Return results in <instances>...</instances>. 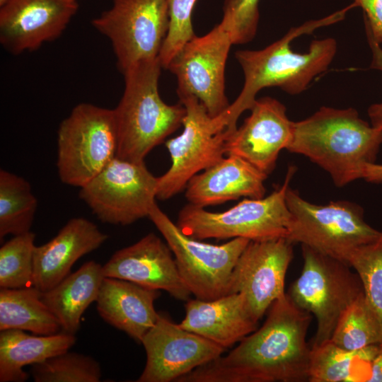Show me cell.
<instances>
[{"label": "cell", "instance_id": "cell-32", "mask_svg": "<svg viewBox=\"0 0 382 382\" xmlns=\"http://www.w3.org/2000/svg\"><path fill=\"white\" fill-rule=\"evenodd\" d=\"M197 0H168L169 27L163 43L159 60L163 68L170 62L183 46L195 35L192 23V14Z\"/></svg>", "mask_w": 382, "mask_h": 382}, {"label": "cell", "instance_id": "cell-27", "mask_svg": "<svg viewBox=\"0 0 382 382\" xmlns=\"http://www.w3.org/2000/svg\"><path fill=\"white\" fill-rule=\"evenodd\" d=\"M381 345H374L359 350L350 351L329 340L320 345L311 347L308 381H357L354 374L356 366L361 364L370 365Z\"/></svg>", "mask_w": 382, "mask_h": 382}, {"label": "cell", "instance_id": "cell-29", "mask_svg": "<svg viewBox=\"0 0 382 382\" xmlns=\"http://www.w3.org/2000/svg\"><path fill=\"white\" fill-rule=\"evenodd\" d=\"M35 235L31 231L14 236L0 248V287L33 286V253Z\"/></svg>", "mask_w": 382, "mask_h": 382}, {"label": "cell", "instance_id": "cell-30", "mask_svg": "<svg viewBox=\"0 0 382 382\" xmlns=\"http://www.w3.org/2000/svg\"><path fill=\"white\" fill-rule=\"evenodd\" d=\"M35 382H98L99 363L93 357L69 351L32 365Z\"/></svg>", "mask_w": 382, "mask_h": 382}, {"label": "cell", "instance_id": "cell-31", "mask_svg": "<svg viewBox=\"0 0 382 382\" xmlns=\"http://www.w3.org/2000/svg\"><path fill=\"white\" fill-rule=\"evenodd\" d=\"M348 264L359 275L364 296L382 325V234L357 248Z\"/></svg>", "mask_w": 382, "mask_h": 382}, {"label": "cell", "instance_id": "cell-11", "mask_svg": "<svg viewBox=\"0 0 382 382\" xmlns=\"http://www.w3.org/2000/svg\"><path fill=\"white\" fill-rule=\"evenodd\" d=\"M92 24L110 41L123 74L141 61L159 57L169 27L168 0H112Z\"/></svg>", "mask_w": 382, "mask_h": 382}, {"label": "cell", "instance_id": "cell-4", "mask_svg": "<svg viewBox=\"0 0 382 382\" xmlns=\"http://www.w3.org/2000/svg\"><path fill=\"white\" fill-rule=\"evenodd\" d=\"M159 57L141 61L122 74L125 89L113 109L117 130L116 157L144 162L148 154L181 125L186 115L181 103L168 105L161 98Z\"/></svg>", "mask_w": 382, "mask_h": 382}, {"label": "cell", "instance_id": "cell-35", "mask_svg": "<svg viewBox=\"0 0 382 382\" xmlns=\"http://www.w3.org/2000/svg\"><path fill=\"white\" fill-rule=\"evenodd\" d=\"M368 42L372 52L371 68L382 71V49L380 44L367 35ZM368 115L372 127L382 129V103L371 105L368 109Z\"/></svg>", "mask_w": 382, "mask_h": 382}, {"label": "cell", "instance_id": "cell-5", "mask_svg": "<svg viewBox=\"0 0 382 382\" xmlns=\"http://www.w3.org/2000/svg\"><path fill=\"white\" fill-rule=\"evenodd\" d=\"M295 170L289 167L283 185L268 196L244 199L222 212H209L188 203L179 212L176 224L183 233L197 240L287 238L291 214L286 195Z\"/></svg>", "mask_w": 382, "mask_h": 382}, {"label": "cell", "instance_id": "cell-18", "mask_svg": "<svg viewBox=\"0 0 382 382\" xmlns=\"http://www.w3.org/2000/svg\"><path fill=\"white\" fill-rule=\"evenodd\" d=\"M172 254L167 243L149 233L116 251L103 266V275L163 290L178 300L187 301L192 294L180 276Z\"/></svg>", "mask_w": 382, "mask_h": 382}, {"label": "cell", "instance_id": "cell-23", "mask_svg": "<svg viewBox=\"0 0 382 382\" xmlns=\"http://www.w3.org/2000/svg\"><path fill=\"white\" fill-rule=\"evenodd\" d=\"M76 340L74 335L65 332L40 335L18 329L1 331L0 381H25L28 375L23 370L24 366L69 351Z\"/></svg>", "mask_w": 382, "mask_h": 382}, {"label": "cell", "instance_id": "cell-17", "mask_svg": "<svg viewBox=\"0 0 382 382\" xmlns=\"http://www.w3.org/2000/svg\"><path fill=\"white\" fill-rule=\"evenodd\" d=\"M250 111L227 137L225 155L239 156L268 175L279 152L291 141L294 122L286 116L285 106L270 97L256 99Z\"/></svg>", "mask_w": 382, "mask_h": 382}, {"label": "cell", "instance_id": "cell-13", "mask_svg": "<svg viewBox=\"0 0 382 382\" xmlns=\"http://www.w3.org/2000/svg\"><path fill=\"white\" fill-rule=\"evenodd\" d=\"M232 45L219 23L206 35H195L187 42L167 68L177 79L178 97L195 96L212 117L230 105L225 93V66Z\"/></svg>", "mask_w": 382, "mask_h": 382}, {"label": "cell", "instance_id": "cell-15", "mask_svg": "<svg viewBox=\"0 0 382 382\" xmlns=\"http://www.w3.org/2000/svg\"><path fill=\"white\" fill-rule=\"evenodd\" d=\"M293 244L285 238L250 241L236 263L230 294H241L257 321L285 294V277L293 258Z\"/></svg>", "mask_w": 382, "mask_h": 382}, {"label": "cell", "instance_id": "cell-8", "mask_svg": "<svg viewBox=\"0 0 382 382\" xmlns=\"http://www.w3.org/2000/svg\"><path fill=\"white\" fill-rule=\"evenodd\" d=\"M117 148L114 110L84 103L76 105L57 132L60 180L83 187L116 156Z\"/></svg>", "mask_w": 382, "mask_h": 382}, {"label": "cell", "instance_id": "cell-36", "mask_svg": "<svg viewBox=\"0 0 382 382\" xmlns=\"http://www.w3.org/2000/svg\"><path fill=\"white\" fill-rule=\"evenodd\" d=\"M361 178L370 183H382V165L376 163L367 164L363 169Z\"/></svg>", "mask_w": 382, "mask_h": 382}, {"label": "cell", "instance_id": "cell-24", "mask_svg": "<svg viewBox=\"0 0 382 382\" xmlns=\"http://www.w3.org/2000/svg\"><path fill=\"white\" fill-rule=\"evenodd\" d=\"M104 277L103 266L91 260L50 290L42 292V301L56 317L63 332L74 335L79 330L81 318L96 301Z\"/></svg>", "mask_w": 382, "mask_h": 382}, {"label": "cell", "instance_id": "cell-14", "mask_svg": "<svg viewBox=\"0 0 382 382\" xmlns=\"http://www.w3.org/2000/svg\"><path fill=\"white\" fill-rule=\"evenodd\" d=\"M141 343L146 351V362L137 382L177 381L219 357L226 349L181 328L160 313Z\"/></svg>", "mask_w": 382, "mask_h": 382}, {"label": "cell", "instance_id": "cell-34", "mask_svg": "<svg viewBox=\"0 0 382 382\" xmlns=\"http://www.w3.org/2000/svg\"><path fill=\"white\" fill-rule=\"evenodd\" d=\"M353 5L361 7L365 13L366 35L382 43V0H354Z\"/></svg>", "mask_w": 382, "mask_h": 382}, {"label": "cell", "instance_id": "cell-10", "mask_svg": "<svg viewBox=\"0 0 382 382\" xmlns=\"http://www.w3.org/2000/svg\"><path fill=\"white\" fill-rule=\"evenodd\" d=\"M179 98L186 115L182 133L166 141L171 166L157 177L156 199L161 200L181 192L195 175L221 161L225 155L226 140L233 131L227 128L221 115L211 117L195 96Z\"/></svg>", "mask_w": 382, "mask_h": 382}, {"label": "cell", "instance_id": "cell-22", "mask_svg": "<svg viewBox=\"0 0 382 382\" xmlns=\"http://www.w3.org/2000/svg\"><path fill=\"white\" fill-rule=\"evenodd\" d=\"M158 290L112 277H104L96 299L98 314L108 324L141 342L158 316L154 301Z\"/></svg>", "mask_w": 382, "mask_h": 382}, {"label": "cell", "instance_id": "cell-6", "mask_svg": "<svg viewBox=\"0 0 382 382\" xmlns=\"http://www.w3.org/2000/svg\"><path fill=\"white\" fill-rule=\"evenodd\" d=\"M301 248L303 268L288 294L316 318L311 345L316 347L330 340L342 313L364 293L359 275L349 264L305 245Z\"/></svg>", "mask_w": 382, "mask_h": 382}, {"label": "cell", "instance_id": "cell-9", "mask_svg": "<svg viewBox=\"0 0 382 382\" xmlns=\"http://www.w3.org/2000/svg\"><path fill=\"white\" fill-rule=\"evenodd\" d=\"M148 217L171 250L180 276L191 294L210 301L230 294L233 270L250 240L236 238L214 245L192 238L183 233L156 203Z\"/></svg>", "mask_w": 382, "mask_h": 382}, {"label": "cell", "instance_id": "cell-25", "mask_svg": "<svg viewBox=\"0 0 382 382\" xmlns=\"http://www.w3.org/2000/svg\"><path fill=\"white\" fill-rule=\"evenodd\" d=\"M18 329L49 335L61 330L59 321L35 286L0 289V330Z\"/></svg>", "mask_w": 382, "mask_h": 382}, {"label": "cell", "instance_id": "cell-3", "mask_svg": "<svg viewBox=\"0 0 382 382\" xmlns=\"http://www.w3.org/2000/svg\"><path fill=\"white\" fill-rule=\"evenodd\" d=\"M382 145V129L372 127L353 108L321 107L311 117L294 122L286 150L303 155L342 187L361 178Z\"/></svg>", "mask_w": 382, "mask_h": 382}, {"label": "cell", "instance_id": "cell-26", "mask_svg": "<svg viewBox=\"0 0 382 382\" xmlns=\"http://www.w3.org/2000/svg\"><path fill=\"white\" fill-rule=\"evenodd\" d=\"M37 199L23 178L0 170V238L30 231Z\"/></svg>", "mask_w": 382, "mask_h": 382}, {"label": "cell", "instance_id": "cell-19", "mask_svg": "<svg viewBox=\"0 0 382 382\" xmlns=\"http://www.w3.org/2000/svg\"><path fill=\"white\" fill-rule=\"evenodd\" d=\"M108 238L85 218L69 219L52 239L35 247L33 286L42 292L50 290L69 275L81 257L98 248Z\"/></svg>", "mask_w": 382, "mask_h": 382}, {"label": "cell", "instance_id": "cell-38", "mask_svg": "<svg viewBox=\"0 0 382 382\" xmlns=\"http://www.w3.org/2000/svg\"><path fill=\"white\" fill-rule=\"evenodd\" d=\"M7 0H0V6L3 5Z\"/></svg>", "mask_w": 382, "mask_h": 382}, {"label": "cell", "instance_id": "cell-12", "mask_svg": "<svg viewBox=\"0 0 382 382\" xmlns=\"http://www.w3.org/2000/svg\"><path fill=\"white\" fill-rule=\"evenodd\" d=\"M157 177L144 162L112 158L80 187L79 197L103 223L129 225L148 217L156 202Z\"/></svg>", "mask_w": 382, "mask_h": 382}, {"label": "cell", "instance_id": "cell-1", "mask_svg": "<svg viewBox=\"0 0 382 382\" xmlns=\"http://www.w3.org/2000/svg\"><path fill=\"white\" fill-rule=\"evenodd\" d=\"M312 315L288 293L269 308L263 325L220 356L177 382L308 381L311 345L306 342Z\"/></svg>", "mask_w": 382, "mask_h": 382}, {"label": "cell", "instance_id": "cell-7", "mask_svg": "<svg viewBox=\"0 0 382 382\" xmlns=\"http://www.w3.org/2000/svg\"><path fill=\"white\" fill-rule=\"evenodd\" d=\"M286 200L291 214L287 239L347 264L357 248L382 234L365 221L362 208L355 203L337 201L316 204L290 187Z\"/></svg>", "mask_w": 382, "mask_h": 382}, {"label": "cell", "instance_id": "cell-37", "mask_svg": "<svg viewBox=\"0 0 382 382\" xmlns=\"http://www.w3.org/2000/svg\"><path fill=\"white\" fill-rule=\"evenodd\" d=\"M366 381L382 382V344L370 364V374Z\"/></svg>", "mask_w": 382, "mask_h": 382}, {"label": "cell", "instance_id": "cell-20", "mask_svg": "<svg viewBox=\"0 0 382 382\" xmlns=\"http://www.w3.org/2000/svg\"><path fill=\"white\" fill-rule=\"evenodd\" d=\"M267 175L246 160L228 155L201 173L195 175L185 187L190 204L205 207L235 200L241 197H265Z\"/></svg>", "mask_w": 382, "mask_h": 382}, {"label": "cell", "instance_id": "cell-28", "mask_svg": "<svg viewBox=\"0 0 382 382\" xmlns=\"http://www.w3.org/2000/svg\"><path fill=\"white\" fill-rule=\"evenodd\" d=\"M336 345L350 351L382 344V325L364 294L341 315L330 338Z\"/></svg>", "mask_w": 382, "mask_h": 382}, {"label": "cell", "instance_id": "cell-2", "mask_svg": "<svg viewBox=\"0 0 382 382\" xmlns=\"http://www.w3.org/2000/svg\"><path fill=\"white\" fill-rule=\"evenodd\" d=\"M350 5L323 18L311 21L292 28L279 40L260 50H239L235 56L245 76L242 91L222 114L230 128H236L240 115L250 110L257 93L262 88L277 86L296 95L303 91L312 79L325 71L333 59L337 43L333 38L312 41L308 52L293 51L291 42L311 33L315 29L342 19Z\"/></svg>", "mask_w": 382, "mask_h": 382}, {"label": "cell", "instance_id": "cell-33", "mask_svg": "<svg viewBox=\"0 0 382 382\" xmlns=\"http://www.w3.org/2000/svg\"><path fill=\"white\" fill-rule=\"evenodd\" d=\"M260 0H225L220 23L233 45L245 44L255 37L259 22Z\"/></svg>", "mask_w": 382, "mask_h": 382}, {"label": "cell", "instance_id": "cell-16", "mask_svg": "<svg viewBox=\"0 0 382 382\" xmlns=\"http://www.w3.org/2000/svg\"><path fill=\"white\" fill-rule=\"evenodd\" d=\"M76 0H7L0 6V42L13 54L59 37L76 14Z\"/></svg>", "mask_w": 382, "mask_h": 382}, {"label": "cell", "instance_id": "cell-21", "mask_svg": "<svg viewBox=\"0 0 382 382\" xmlns=\"http://www.w3.org/2000/svg\"><path fill=\"white\" fill-rule=\"evenodd\" d=\"M244 296L239 293L204 301L189 299L179 325L227 349L241 341L257 327Z\"/></svg>", "mask_w": 382, "mask_h": 382}]
</instances>
